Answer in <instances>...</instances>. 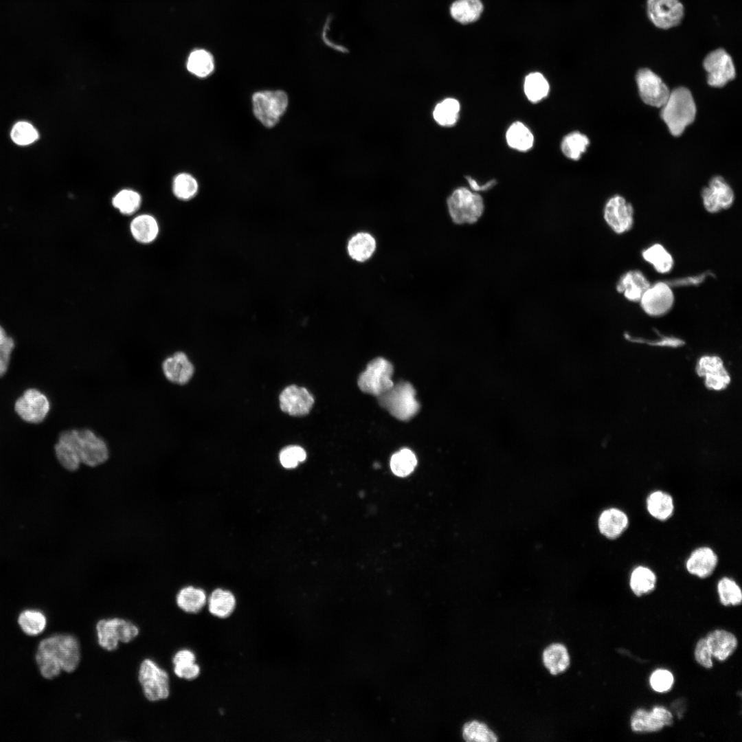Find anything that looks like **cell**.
Masks as SVG:
<instances>
[{
    "label": "cell",
    "mask_w": 742,
    "mask_h": 742,
    "mask_svg": "<svg viewBox=\"0 0 742 742\" xmlns=\"http://www.w3.org/2000/svg\"><path fill=\"white\" fill-rule=\"evenodd\" d=\"M696 371L699 376L705 378V385L710 390H723L730 382V376L721 359L717 356L701 357L697 362Z\"/></svg>",
    "instance_id": "ac0fdd59"
},
{
    "label": "cell",
    "mask_w": 742,
    "mask_h": 742,
    "mask_svg": "<svg viewBox=\"0 0 742 742\" xmlns=\"http://www.w3.org/2000/svg\"><path fill=\"white\" fill-rule=\"evenodd\" d=\"M447 205L452 221L458 225L477 222L484 209L482 197L464 187L456 189L448 197Z\"/></svg>",
    "instance_id": "5b68a950"
},
{
    "label": "cell",
    "mask_w": 742,
    "mask_h": 742,
    "mask_svg": "<svg viewBox=\"0 0 742 742\" xmlns=\"http://www.w3.org/2000/svg\"><path fill=\"white\" fill-rule=\"evenodd\" d=\"M9 338L4 328L0 325V346L3 345Z\"/></svg>",
    "instance_id": "11a10c76"
},
{
    "label": "cell",
    "mask_w": 742,
    "mask_h": 742,
    "mask_svg": "<svg viewBox=\"0 0 742 742\" xmlns=\"http://www.w3.org/2000/svg\"><path fill=\"white\" fill-rule=\"evenodd\" d=\"M199 185L196 179L191 175L182 172L176 175L172 181V192L180 200L188 201L197 194Z\"/></svg>",
    "instance_id": "60d3db41"
},
{
    "label": "cell",
    "mask_w": 742,
    "mask_h": 742,
    "mask_svg": "<svg viewBox=\"0 0 742 742\" xmlns=\"http://www.w3.org/2000/svg\"><path fill=\"white\" fill-rule=\"evenodd\" d=\"M50 404L47 397L36 389L26 390L15 402L16 414L25 421L31 423L42 422L47 415Z\"/></svg>",
    "instance_id": "7c38bea8"
},
{
    "label": "cell",
    "mask_w": 742,
    "mask_h": 742,
    "mask_svg": "<svg viewBox=\"0 0 742 742\" xmlns=\"http://www.w3.org/2000/svg\"><path fill=\"white\" fill-rule=\"evenodd\" d=\"M598 524L603 535L608 539H615L626 530L629 519L622 510L617 508H610L601 513Z\"/></svg>",
    "instance_id": "603a6c76"
},
{
    "label": "cell",
    "mask_w": 742,
    "mask_h": 742,
    "mask_svg": "<svg viewBox=\"0 0 742 742\" xmlns=\"http://www.w3.org/2000/svg\"><path fill=\"white\" fill-rule=\"evenodd\" d=\"M281 409L291 416H304L309 413L313 403V395L304 387L291 385L281 392Z\"/></svg>",
    "instance_id": "d6986e66"
},
{
    "label": "cell",
    "mask_w": 742,
    "mask_h": 742,
    "mask_svg": "<svg viewBox=\"0 0 742 742\" xmlns=\"http://www.w3.org/2000/svg\"><path fill=\"white\" fill-rule=\"evenodd\" d=\"M189 72L199 78H205L213 73L215 67L212 54L203 49L193 50L189 55L187 64Z\"/></svg>",
    "instance_id": "f546056e"
},
{
    "label": "cell",
    "mask_w": 742,
    "mask_h": 742,
    "mask_svg": "<svg viewBox=\"0 0 742 742\" xmlns=\"http://www.w3.org/2000/svg\"><path fill=\"white\" fill-rule=\"evenodd\" d=\"M705 638L712 656L719 661L728 659L738 645L736 636L726 630H714Z\"/></svg>",
    "instance_id": "7402d4cb"
},
{
    "label": "cell",
    "mask_w": 742,
    "mask_h": 742,
    "mask_svg": "<svg viewBox=\"0 0 742 742\" xmlns=\"http://www.w3.org/2000/svg\"><path fill=\"white\" fill-rule=\"evenodd\" d=\"M673 723L671 712L663 706H655L651 711L638 709L631 715V730L638 733H649L661 730Z\"/></svg>",
    "instance_id": "9a60e30c"
},
{
    "label": "cell",
    "mask_w": 742,
    "mask_h": 742,
    "mask_svg": "<svg viewBox=\"0 0 742 742\" xmlns=\"http://www.w3.org/2000/svg\"><path fill=\"white\" fill-rule=\"evenodd\" d=\"M142 198L140 194L131 189H124L117 192L112 199V205L121 214L131 215L140 207Z\"/></svg>",
    "instance_id": "ab89813d"
},
{
    "label": "cell",
    "mask_w": 742,
    "mask_h": 742,
    "mask_svg": "<svg viewBox=\"0 0 742 742\" xmlns=\"http://www.w3.org/2000/svg\"><path fill=\"white\" fill-rule=\"evenodd\" d=\"M55 453L58 462L67 470H77L81 461L77 451L71 445L58 440L55 445Z\"/></svg>",
    "instance_id": "bcb514c9"
},
{
    "label": "cell",
    "mask_w": 742,
    "mask_h": 742,
    "mask_svg": "<svg viewBox=\"0 0 742 742\" xmlns=\"http://www.w3.org/2000/svg\"><path fill=\"white\" fill-rule=\"evenodd\" d=\"M14 348V341L9 337L8 340L0 346V377L3 376L8 368L10 355Z\"/></svg>",
    "instance_id": "816d5d0a"
},
{
    "label": "cell",
    "mask_w": 742,
    "mask_h": 742,
    "mask_svg": "<svg viewBox=\"0 0 742 742\" xmlns=\"http://www.w3.org/2000/svg\"><path fill=\"white\" fill-rule=\"evenodd\" d=\"M138 679L148 700L157 701L169 696L168 674L154 661L146 659L141 663Z\"/></svg>",
    "instance_id": "9c48e42d"
},
{
    "label": "cell",
    "mask_w": 742,
    "mask_h": 742,
    "mask_svg": "<svg viewBox=\"0 0 742 742\" xmlns=\"http://www.w3.org/2000/svg\"><path fill=\"white\" fill-rule=\"evenodd\" d=\"M306 458V453L304 449L296 445L284 448L279 455L281 464L286 469L296 467L300 462H304Z\"/></svg>",
    "instance_id": "c3c4849f"
},
{
    "label": "cell",
    "mask_w": 742,
    "mask_h": 742,
    "mask_svg": "<svg viewBox=\"0 0 742 742\" xmlns=\"http://www.w3.org/2000/svg\"><path fill=\"white\" fill-rule=\"evenodd\" d=\"M508 146L519 151L530 149L534 143V137L529 128L520 122L513 123L506 134Z\"/></svg>",
    "instance_id": "e575fe53"
},
{
    "label": "cell",
    "mask_w": 742,
    "mask_h": 742,
    "mask_svg": "<svg viewBox=\"0 0 742 742\" xmlns=\"http://www.w3.org/2000/svg\"><path fill=\"white\" fill-rule=\"evenodd\" d=\"M636 82L644 102L655 107L664 105L670 91L660 76L649 69L642 68L637 72Z\"/></svg>",
    "instance_id": "4fadbf2b"
},
{
    "label": "cell",
    "mask_w": 742,
    "mask_h": 742,
    "mask_svg": "<svg viewBox=\"0 0 742 742\" xmlns=\"http://www.w3.org/2000/svg\"><path fill=\"white\" fill-rule=\"evenodd\" d=\"M466 179H467L471 188L473 189L474 190H476V191L487 190V189L491 188L492 186H493L495 185V180H491V181L487 182L484 185L480 186L479 184H477V183L473 178H471L470 177H466Z\"/></svg>",
    "instance_id": "db71d44e"
},
{
    "label": "cell",
    "mask_w": 742,
    "mask_h": 742,
    "mask_svg": "<svg viewBox=\"0 0 742 742\" xmlns=\"http://www.w3.org/2000/svg\"><path fill=\"white\" fill-rule=\"evenodd\" d=\"M130 231L137 242L148 244L157 238L159 227L154 216L144 214L138 215L132 220L130 223Z\"/></svg>",
    "instance_id": "484cf974"
},
{
    "label": "cell",
    "mask_w": 742,
    "mask_h": 742,
    "mask_svg": "<svg viewBox=\"0 0 742 742\" xmlns=\"http://www.w3.org/2000/svg\"><path fill=\"white\" fill-rule=\"evenodd\" d=\"M710 274H712V273H710V272L708 271V272H706L704 273H702V274H700V275H698V276H696L686 277V278L675 280H673V281H671H671L670 282H666V283L669 286L672 285V286H686V285H698L699 284L701 283L705 280V278L708 276H709Z\"/></svg>",
    "instance_id": "f5cc1de1"
},
{
    "label": "cell",
    "mask_w": 742,
    "mask_h": 742,
    "mask_svg": "<svg viewBox=\"0 0 742 742\" xmlns=\"http://www.w3.org/2000/svg\"><path fill=\"white\" fill-rule=\"evenodd\" d=\"M642 255L644 260L651 264L659 273H668L673 268L674 262L672 256L660 244L650 246L642 251Z\"/></svg>",
    "instance_id": "d590c367"
},
{
    "label": "cell",
    "mask_w": 742,
    "mask_h": 742,
    "mask_svg": "<svg viewBox=\"0 0 742 742\" xmlns=\"http://www.w3.org/2000/svg\"><path fill=\"white\" fill-rule=\"evenodd\" d=\"M640 302L647 314L659 317L665 315L671 309L674 303V295L671 286L666 282H658L649 287Z\"/></svg>",
    "instance_id": "5bb4252c"
},
{
    "label": "cell",
    "mask_w": 742,
    "mask_h": 742,
    "mask_svg": "<svg viewBox=\"0 0 742 742\" xmlns=\"http://www.w3.org/2000/svg\"><path fill=\"white\" fill-rule=\"evenodd\" d=\"M166 379L175 385H185L192 378L194 367L183 352H175L167 357L161 364Z\"/></svg>",
    "instance_id": "ffe728a7"
},
{
    "label": "cell",
    "mask_w": 742,
    "mask_h": 742,
    "mask_svg": "<svg viewBox=\"0 0 742 742\" xmlns=\"http://www.w3.org/2000/svg\"><path fill=\"white\" fill-rule=\"evenodd\" d=\"M460 103L454 98H447L438 103L433 113L436 122L443 126L454 125L459 116Z\"/></svg>",
    "instance_id": "74e56055"
},
{
    "label": "cell",
    "mask_w": 742,
    "mask_h": 742,
    "mask_svg": "<svg viewBox=\"0 0 742 742\" xmlns=\"http://www.w3.org/2000/svg\"><path fill=\"white\" fill-rule=\"evenodd\" d=\"M376 397L380 405L400 420H409L420 409L416 398V390L407 381L394 383L390 389Z\"/></svg>",
    "instance_id": "277c9868"
},
{
    "label": "cell",
    "mask_w": 742,
    "mask_h": 742,
    "mask_svg": "<svg viewBox=\"0 0 742 742\" xmlns=\"http://www.w3.org/2000/svg\"><path fill=\"white\" fill-rule=\"evenodd\" d=\"M524 89L527 98L532 102H537L547 96L550 86L541 74L534 72L526 76Z\"/></svg>",
    "instance_id": "8d00e7d4"
},
{
    "label": "cell",
    "mask_w": 742,
    "mask_h": 742,
    "mask_svg": "<svg viewBox=\"0 0 742 742\" xmlns=\"http://www.w3.org/2000/svg\"><path fill=\"white\" fill-rule=\"evenodd\" d=\"M417 464L414 453L408 449H403L394 453L390 460L392 472L400 477H405L411 473Z\"/></svg>",
    "instance_id": "7bdbcfd3"
},
{
    "label": "cell",
    "mask_w": 742,
    "mask_h": 742,
    "mask_svg": "<svg viewBox=\"0 0 742 742\" xmlns=\"http://www.w3.org/2000/svg\"><path fill=\"white\" fill-rule=\"evenodd\" d=\"M376 249V239L368 232H357L350 238L347 243L348 256L358 262H364L369 260Z\"/></svg>",
    "instance_id": "d4e9b609"
},
{
    "label": "cell",
    "mask_w": 742,
    "mask_h": 742,
    "mask_svg": "<svg viewBox=\"0 0 742 742\" xmlns=\"http://www.w3.org/2000/svg\"><path fill=\"white\" fill-rule=\"evenodd\" d=\"M656 581L655 574L650 568L638 566L631 574L629 585L637 596H641L654 590Z\"/></svg>",
    "instance_id": "1f68e13d"
},
{
    "label": "cell",
    "mask_w": 742,
    "mask_h": 742,
    "mask_svg": "<svg viewBox=\"0 0 742 742\" xmlns=\"http://www.w3.org/2000/svg\"><path fill=\"white\" fill-rule=\"evenodd\" d=\"M210 612L218 618L231 615L236 607L234 596L229 591L218 588L212 592L208 599Z\"/></svg>",
    "instance_id": "836d02e7"
},
{
    "label": "cell",
    "mask_w": 742,
    "mask_h": 742,
    "mask_svg": "<svg viewBox=\"0 0 742 742\" xmlns=\"http://www.w3.org/2000/svg\"><path fill=\"white\" fill-rule=\"evenodd\" d=\"M58 440L72 446L78 452L81 463L97 466L109 458L106 442L89 429H69L60 433Z\"/></svg>",
    "instance_id": "3957f363"
},
{
    "label": "cell",
    "mask_w": 742,
    "mask_h": 742,
    "mask_svg": "<svg viewBox=\"0 0 742 742\" xmlns=\"http://www.w3.org/2000/svg\"><path fill=\"white\" fill-rule=\"evenodd\" d=\"M462 736L466 741L495 742L496 734L488 727L477 721L466 723L462 730Z\"/></svg>",
    "instance_id": "f6af8a7d"
},
{
    "label": "cell",
    "mask_w": 742,
    "mask_h": 742,
    "mask_svg": "<svg viewBox=\"0 0 742 742\" xmlns=\"http://www.w3.org/2000/svg\"><path fill=\"white\" fill-rule=\"evenodd\" d=\"M394 368L383 357L370 361L358 379V386L365 393L378 396L390 389L394 382L392 376Z\"/></svg>",
    "instance_id": "52a82bcc"
},
{
    "label": "cell",
    "mask_w": 742,
    "mask_h": 742,
    "mask_svg": "<svg viewBox=\"0 0 742 742\" xmlns=\"http://www.w3.org/2000/svg\"><path fill=\"white\" fill-rule=\"evenodd\" d=\"M10 136L12 141L21 146H26L34 142L38 138L36 129L29 122H19L12 128Z\"/></svg>",
    "instance_id": "7dc6e473"
},
{
    "label": "cell",
    "mask_w": 742,
    "mask_h": 742,
    "mask_svg": "<svg viewBox=\"0 0 742 742\" xmlns=\"http://www.w3.org/2000/svg\"><path fill=\"white\" fill-rule=\"evenodd\" d=\"M589 144V141L586 135L574 131L564 137L561 142V148L565 157L570 159L578 160L585 152Z\"/></svg>",
    "instance_id": "f35d334b"
},
{
    "label": "cell",
    "mask_w": 742,
    "mask_h": 742,
    "mask_svg": "<svg viewBox=\"0 0 742 742\" xmlns=\"http://www.w3.org/2000/svg\"><path fill=\"white\" fill-rule=\"evenodd\" d=\"M195 661L196 657L192 651L181 649L177 651L172 658L175 675L180 678L190 680L197 677L200 668Z\"/></svg>",
    "instance_id": "4dcf8cb0"
},
{
    "label": "cell",
    "mask_w": 742,
    "mask_h": 742,
    "mask_svg": "<svg viewBox=\"0 0 742 742\" xmlns=\"http://www.w3.org/2000/svg\"><path fill=\"white\" fill-rule=\"evenodd\" d=\"M96 631L100 646L107 651L116 649L120 642H131L139 633L136 625L118 618L99 620L96 624Z\"/></svg>",
    "instance_id": "ba28073f"
},
{
    "label": "cell",
    "mask_w": 742,
    "mask_h": 742,
    "mask_svg": "<svg viewBox=\"0 0 742 742\" xmlns=\"http://www.w3.org/2000/svg\"><path fill=\"white\" fill-rule=\"evenodd\" d=\"M604 218L616 234L627 232L633 225V207L622 196L615 195L605 204Z\"/></svg>",
    "instance_id": "2e32d148"
},
{
    "label": "cell",
    "mask_w": 742,
    "mask_h": 742,
    "mask_svg": "<svg viewBox=\"0 0 742 742\" xmlns=\"http://www.w3.org/2000/svg\"><path fill=\"white\" fill-rule=\"evenodd\" d=\"M718 563L716 553L709 547H699L693 550L686 563L687 571L699 578L710 576Z\"/></svg>",
    "instance_id": "44dd1931"
},
{
    "label": "cell",
    "mask_w": 742,
    "mask_h": 742,
    "mask_svg": "<svg viewBox=\"0 0 742 742\" xmlns=\"http://www.w3.org/2000/svg\"><path fill=\"white\" fill-rule=\"evenodd\" d=\"M651 286L649 280L638 270H632L622 275L616 284L619 293L631 302H640L644 293Z\"/></svg>",
    "instance_id": "cb8c5ba5"
},
{
    "label": "cell",
    "mask_w": 742,
    "mask_h": 742,
    "mask_svg": "<svg viewBox=\"0 0 742 742\" xmlns=\"http://www.w3.org/2000/svg\"><path fill=\"white\" fill-rule=\"evenodd\" d=\"M647 508L649 514L655 519L666 521L673 515V499L668 493L662 491H655L648 496Z\"/></svg>",
    "instance_id": "83f0119b"
},
{
    "label": "cell",
    "mask_w": 742,
    "mask_h": 742,
    "mask_svg": "<svg viewBox=\"0 0 742 742\" xmlns=\"http://www.w3.org/2000/svg\"><path fill=\"white\" fill-rule=\"evenodd\" d=\"M253 113L265 127L272 128L286 111L289 98L282 90H264L252 95Z\"/></svg>",
    "instance_id": "8992f818"
},
{
    "label": "cell",
    "mask_w": 742,
    "mask_h": 742,
    "mask_svg": "<svg viewBox=\"0 0 742 742\" xmlns=\"http://www.w3.org/2000/svg\"><path fill=\"white\" fill-rule=\"evenodd\" d=\"M694 655L697 662L703 667L706 668L712 667V655L708 649L706 638L699 639L696 644Z\"/></svg>",
    "instance_id": "f907efd6"
},
{
    "label": "cell",
    "mask_w": 742,
    "mask_h": 742,
    "mask_svg": "<svg viewBox=\"0 0 742 742\" xmlns=\"http://www.w3.org/2000/svg\"><path fill=\"white\" fill-rule=\"evenodd\" d=\"M205 592L200 588L188 586L182 588L176 597L179 607L188 613H197L206 603Z\"/></svg>",
    "instance_id": "d6a6232c"
},
{
    "label": "cell",
    "mask_w": 742,
    "mask_h": 742,
    "mask_svg": "<svg viewBox=\"0 0 742 742\" xmlns=\"http://www.w3.org/2000/svg\"><path fill=\"white\" fill-rule=\"evenodd\" d=\"M661 108V117L674 136L680 135L695 117V103L690 91L684 87L675 88L670 92Z\"/></svg>",
    "instance_id": "7a4b0ae2"
},
{
    "label": "cell",
    "mask_w": 742,
    "mask_h": 742,
    "mask_svg": "<svg viewBox=\"0 0 742 742\" xmlns=\"http://www.w3.org/2000/svg\"><path fill=\"white\" fill-rule=\"evenodd\" d=\"M720 602L725 606L739 605L742 602V592L738 584L728 577H723L717 583Z\"/></svg>",
    "instance_id": "b9f144b4"
},
{
    "label": "cell",
    "mask_w": 742,
    "mask_h": 742,
    "mask_svg": "<svg viewBox=\"0 0 742 742\" xmlns=\"http://www.w3.org/2000/svg\"><path fill=\"white\" fill-rule=\"evenodd\" d=\"M704 67L707 72V82L712 87H723L736 76L731 56L721 48L717 49L706 56L704 60Z\"/></svg>",
    "instance_id": "30bf717a"
},
{
    "label": "cell",
    "mask_w": 742,
    "mask_h": 742,
    "mask_svg": "<svg viewBox=\"0 0 742 742\" xmlns=\"http://www.w3.org/2000/svg\"><path fill=\"white\" fill-rule=\"evenodd\" d=\"M647 11L652 23L664 30L678 25L684 15L679 0H647Z\"/></svg>",
    "instance_id": "8fae6325"
},
{
    "label": "cell",
    "mask_w": 742,
    "mask_h": 742,
    "mask_svg": "<svg viewBox=\"0 0 742 742\" xmlns=\"http://www.w3.org/2000/svg\"><path fill=\"white\" fill-rule=\"evenodd\" d=\"M36 660L47 667L71 673L80 660L79 642L74 636L67 634L45 638L40 642Z\"/></svg>",
    "instance_id": "6da1fadb"
},
{
    "label": "cell",
    "mask_w": 742,
    "mask_h": 742,
    "mask_svg": "<svg viewBox=\"0 0 742 742\" xmlns=\"http://www.w3.org/2000/svg\"><path fill=\"white\" fill-rule=\"evenodd\" d=\"M674 682L673 674L666 669H657L649 679L651 687L657 693L668 691Z\"/></svg>",
    "instance_id": "681fc988"
},
{
    "label": "cell",
    "mask_w": 742,
    "mask_h": 742,
    "mask_svg": "<svg viewBox=\"0 0 742 742\" xmlns=\"http://www.w3.org/2000/svg\"><path fill=\"white\" fill-rule=\"evenodd\" d=\"M543 662L552 675L565 671L570 665V656L566 647L560 643L550 644L543 651Z\"/></svg>",
    "instance_id": "f1b7e54d"
},
{
    "label": "cell",
    "mask_w": 742,
    "mask_h": 742,
    "mask_svg": "<svg viewBox=\"0 0 742 742\" xmlns=\"http://www.w3.org/2000/svg\"><path fill=\"white\" fill-rule=\"evenodd\" d=\"M19 624L26 634L36 636L43 631L46 626V618L36 610H25L19 616Z\"/></svg>",
    "instance_id": "ee69618b"
},
{
    "label": "cell",
    "mask_w": 742,
    "mask_h": 742,
    "mask_svg": "<svg viewBox=\"0 0 742 742\" xmlns=\"http://www.w3.org/2000/svg\"><path fill=\"white\" fill-rule=\"evenodd\" d=\"M701 197L705 209L710 213L729 208L734 199L732 188L720 176L711 179L702 190Z\"/></svg>",
    "instance_id": "e0dca14e"
},
{
    "label": "cell",
    "mask_w": 742,
    "mask_h": 742,
    "mask_svg": "<svg viewBox=\"0 0 742 742\" xmlns=\"http://www.w3.org/2000/svg\"><path fill=\"white\" fill-rule=\"evenodd\" d=\"M482 11L483 4L481 0H456L449 8L451 16L462 24L476 21Z\"/></svg>",
    "instance_id": "4316f807"
}]
</instances>
